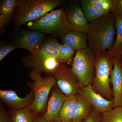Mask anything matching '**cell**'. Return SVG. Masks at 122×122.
I'll return each instance as SVG.
<instances>
[{
	"label": "cell",
	"mask_w": 122,
	"mask_h": 122,
	"mask_svg": "<svg viewBox=\"0 0 122 122\" xmlns=\"http://www.w3.org/2000/svg\"><path fill=\"white\" fill-rule=\"evenodd\" d=\"M96 56L89 46L77 51L71 70L78 80L80 87L92 84L94 78Z\"/></svg>",
	"instance_id": "obj_5"
},
{
	"label": "cell",
	"mask_w": 122,
	"mask_h": 122,
	"mask_svg": "<svg viewBox=\"0 0 122 122\" xmlns=\"http://www.w3.org/2000/svg\"></svg>",
	"instance_id": "obj_32"
},
{
	"label": "cell",
	"mask_w": 122,
	"mask_h": 122,
	"mask_svg": "<svg viewBox=\"0 0 122 122\" xmlns=\"http://www.w3.org/2000/svg\"><path fill=\"white\" fill-rule=\"evenodd\" d=\"M34 122H47L44 118L35 119Z\"/></svg>",
	"instance_id": "obj_30"
},
{
	"label": "cell",
	"mask_w": 122,
	"mask_h": 122,
	"mask_svg": "<svg viewBox=\"0 0 122 122\" xmlns=\"http://www.w3.org/2000/svg\"><path fill=\"white\" fill-rule=\"evenodd\" d=\"M61 45L56 39L52 38L44 42L36 52L31 54V61L34 69L45 59L51 57L59 59Z\"/></svg>",
	"instance_id": "obj_10"
},
{
	"label": "cell",
	"mask_w": 122,
	"mask_h": 122,
	"mask_svg": "<svg viewBox=\"0 0 122 122\" xmlns=\"http://www.w3.org/2000/svg\"><path fill=\"white\" fill-rule=\"evenodd\" d=\"M30 107L12 112L10 117L12 122H34L35 114L31 110Z\"/></svg>",
	"instance_id": "obj_21"
},
{
	"label": "cell",
	"mask_w": 122,
	"mask_h": 122,
	"mask_svg": "<svg viewBox=\"0 0 122 122\" xmlns=\"http://www.w3.org/2000/svg\"><path fill=\"white\" fill-rule=\"evenodd\" d=\"M62 4L59 0H24L17 9L15 24L19 27L35 21Z\"/></svg>",
	"instance_id": "obj_3"
},
{
	"label": "cell",
	"mask_w": 122,
	"mask_h": 122,
	"mask_svg": "<svg viewBox=\"0 0 122 122\" xmlns=\"http://www.w3.org/2000/svg\"><path fill=\"white\" fill-rule=\"evenodd\" d=\"M63 44L72 46L77 51L88 48V36L86 33H82L71 30L61 38Z\"/></svg>",
	"instance_id": "obj_16"
},
{
	"label": "cell",
	"mask_w": 122,
	"mask_h": 122,
	"mask_svg": "<svg viewBox=\"0 0 122 122\" xmlns=\"http://www.w3.org/2000/svg\"><path fill=\"white\" fill-rule=\"evenodd\" d=\"M76 51L74 48L67 44L61 45L60 56L58 59L59 63L70 62L74 58Z\"/></svg>",
	"instance_id": "obj_23"
},
{
	"label": "cell",
	"mask_w": 122,
	"mask_h": 122,
	"mask_svg": "<svg viewBox=\"0 0 122 122\" xmlns=\"http://www.w3.org/2000/svg\"><path fill=\"white\" fill-rule=\"evenodd\" d=\"M94 7L102 10L111 12L113 6V0H86Z\"/></svg>",
	"instance_id": "obj_25"
},
{
	"label": "cell",
	"mask_w": 122,
	"mask_h": 122,
	"mask_svg": "<svg viewBox=\"0 0 122 122\" xmlns=\"http://www.w3.org/2000/svg\"><path fill=\"white\" fill-rule=\"evenodd\" d=\"M24 0H4L0 4V31L4 30L9 23L15 8L22 4Z\"/></svg>",
	"instance_id": "obj_15"
},
{
	"label": "cell",
	"mask_w": 122,
	"mask_h": 122,
	"mask_svg": "<svg viewBox=\"0 0 122 122\" xmlns=\"http://www.w3.org/2000/svg\"><path fill=\"white\" fill-rule=\"evenodd\" d=\"M60 64L58 58L51 57L44 60L37 68L34 69L41 72L42 71L47 73H52Z\"/></svg>",
	"instance_id": "obj_24"
},
{
	"label": "cell",
	"mask_w": 122,
	"mask_h": 122,
	"mask_svg": "<svg viewBox=\"0 0 122 122\" xmlns=\"http://www.w3.org/2000/svg\"><path fill=\"white\" fill-rule=\"evenodd\" d=\"M72 30L87 33L89 23L78 4H74L66 11Z\"/></svg>",
	"instance_id": "obj_12"
},
{
	"label": "cell",
	"mask_w": 122,
	"mask_h": 122,
	"mask_svg": "<svg viewBox=\"0 0 122 122\" xmlns=\"http://www.w3.org/2000/svg\"><path fill=\"white\" fill-rule=\"evenodd\" d=\"M81 7L88 22H91L111 12L102 10L90 4L86 0L80 1Z\"/></svg>",
	"instance_id": "obj_19"
},
{
	"label": "cell",
	"mask_w": 122,
	"mask_h": 122,
	"mask_svg": "<svg viewBox=\"0 0 122 122\" xmlns=\"http://www.w3.org/2000/svg\"><path fill=\"white\" fill-rule=\"evenodd\" d=\"M83 122V121H77V122Z\"/></svg>",
	"instance_id": "obj_31"
},
{
	"label": "cell",
	"mask_w": 122,
	"mask_h": 122,
	"mask_svg": "<svg viewBox=\"0 0 122 122\" xmlns=\"http://www.w3.org/2000/svg\"><path fill=\"white\" fill-rule=\"evenodd\" d=\"M41 72L34 69L30 74V77L34 81L33 91L34 98L30 107L31 110L35 114L44 111L50 92L56 83L54 77H41Z\"/></svg>",
	"instance_id": "obj_6"
},
{
	"label": "cell",
	"mask_w": 122,
	"mask_h": 122,
	"mask_svg": "<svg viewBox=\"0 0 122 122\" xmlns=\"http://www.w3.org/2000/svg\"><path fill=\"white\" fill-rule=\"evenodd\" d=\"M96 111L102 114L114 108L113 99L109 100L95 92L91 84L80 87L78 93Z\"/></svg>",
	"instance_id": "obj_8"
},
{
	"label": "cell",
	"mask_w": 122,
	"mask_h": 122,
	"mask_svg": "<svg viewBox=\"0 0 122 122\" xmlns=\"http://www.w3.org/2000/svg\"><path fill=\"white\" fill-rule=\"evenodd\" d=\"M27 26L32 30L61 38L72 30L66 11L62 8L53 10L35 21L29 22Z\"/></svg>",
	"instance_id": "obj_2"
},
{
	"label": "cell",
	"mask_w": 122,
	"mask_h": 122,
	"mask_svg": "<svg viewBox=\"0 0 122 122\" xmlns=\"http://www.w3.org/2000/svg\"><path fill=\"white\" fill-rule=\"evenodd\" d=\"M44 38V34L41 32L35 30H25L18 35L14 45L18 48L26 49L31 54H33L43 44Z\"/></svg>",
	"instance_id": "obj_9"
},
{
	"label": "cell",
	"mask_w": 122,
	"mask_h": 122,
	"mask_svg": "<svg viewBox=\"0 0 122 122\" xmlns=\"http://www.w3.org/2000/svg\"><path fill=\"white\" fill-rule=\"evenodd\" d=\"M111 12L115 17H122V0H113Z\"/></svg>",
	"instance_id": "obj_28"
},
{
	"label": "cell",
	"mask_w": 122,
	"mask_h": 122,
	"mask_svg": "<svg viewBox=\"0 0 122 122\" xmlns=\"http://www.w3.org/2000/svg\"><path fill=\"white\" fill-rule=\"evenodd\" d=\"M76 96L77 100L74 109L72 122L83 121L89 115L93 109L79 94H77Z\"/></svg>",
	"instance_id": "obj_18"
},
{
	"label": "cell",
	"mask_w": 122,
	"mask_h": 122,
	"mask_svg": "<svg viewBox=\"0 0 122 122\" xmlns=\"http://www.w3.org/2000/svg\"><path fill=\"white\" fill-rule=\"evenodd\" d=\"M113 60L106 52L96 56L95 74L92 89L95 92L109 100L113 99L110 85V78L113 69Z\"/></svg>",
	"instance_id": "obj_4"
},
{
	"label": "cell",
	"mask_w": 122,
	"mask_h": 122,
	"mask_svg": "<svg viewBox=\"0 0 122 122\" xmlns=\"http://www.w3.org/2000/svg\"><path fill=\"white\" fill-rule=\"evenodd\" d=\"M16 46L13 44H7L1 45L0 48V61L7 56V55L14 50L17 49Z\"/></svg>",
	"instance_id": "obj_26"
},
{
	"label": "cell",
	"mask_w": 122,
	"mask_h": 122,
	"mask_svg": "<svg viewBox=\"0 0 122 122\" xmlns=\"http://www.w3.org/2000/svg\"><path fill=\"white\" fill-rule=\"evenodd\" d=\"M102 114L93 108L89 115L83 120V122H101Z\"/></svg>",
	"instance_id": "obj_27"
},
{
	"label": "cell",
	"mask_w": 122,
	"mask_h": 122,
	"mask_svg": "<svg viewBox=\"0 0 122 122\" xmlns=\"http://www.w3.org/2000/svg\"><path fill=\"white\" fill-rule=\"evenodd\" d=\"M110 82L112 86L114 108L122 106V66L120 61L113 60Z\"/></svg>",
	"instance_id": "obj_14"
},
{
	"label": "cell",
	"mask_w": 122,
	"mask_h": 122,
	"mask_svg": "<svg viewBox=\"0 0 122 122\" xmlns=\"http://www.w3.org/2000/svg\"><path fill=\"white\" fill-rule=\"evenodd\" d=\"M0 122H12L10 117L3 109H1L0 112Z\"/></svg>",
	"instance_id": "obj_29"
},
{
	"label": "cell",
	"mask_w": 122,
	"mask_h": 122,
	"mask_svg": "<svg viewBox=\"0 0 122 122\" xmlns=\"http://www.w3.org/2000/svg\"><path fill=\"white\" fill-rule=\"evenodd\" d=\"M101 122H122V106L102 114Z\"/></svg>",
	"instance_id": "obj_22"
},
{
	"label": "cell",
	"mask_w": 122,
	"mask_h": 122,
	"mask_svg": "<svg viewBox=\"0 0 122 122\" xmlns=\"http://www.w3.org/2000/svg\"><path fill=\"white\" fill-rule=\"evenodd\" d=\"M115 16L111 12L89 23L87 33L89 46L95 56L109 51L115 41Z\"/></svg>",
	"instance_id": "obj_1"
},
{
	"label": "cell",
	"mask_w": 122,
	"mask_h": 122,
	"mask_svg": "<svg viewBox=\"0 0 122 122\" xmlns=\"http://www.w3.org/2000/svg\"><path fill=\"white\" fill-rule=\"evenodd\" d=\"M66 97L59 88L55 87L52 90L47 109L43 117L47 122H61L59 114Z\"/></svg>",
	"instance_id": "obj_11"
},
{
	"label": "cell",
	"mask_w": 122,
	"mask_h": 122,
	"mask_svg": "<svg viewBox=\"0 0 122 122\" xmlns=\"http://www.w3.org/2000/svg\"><path fill=\"white\" fill-rule=\"evenodd\" d=\"M52 74L58 88L66 96L76 95L80 86L78 80L70 68L61 63Z\"/></svg>",
	"instance_id": "obj_7"
},
{
	"label": "cell",
	"mask_w": 122,
	"mask_h": 122,
	"mask_svg": "<svg viewBox=\"0 0 122 122\" xmlns=\"http://www.w3.org/2000/svg\"><path fill=\"white\" fill-rule=\"evenodd\" d=\"M116 37L112 48L107 51L113 60H121L122 56V17H115Z\"/></svg>",
	"instance_id": "obj_17"
},
{
	"label": "cell",
	"mask_w": 122,
	"mask_h": 122,
	"mask_svg": "<svg viewBox=\"0 0 122 122\" xmlns=\"http://www.w3.org/2000/svg\"><path fill=\"white\" fill-rule=\"evenodd\" d=\"M77 100L76 95L66 96L59 114L61 122H72L74 109Z\"/></svg>",
	"instance_id": "obj_20"
},
{
	"label": "cell",
	"mask_w": 122,
	"mask_h": 122,
	"mask_svg": "<svg viewBox=\"0 0 122 122\" xmlns=\"http://www.w3.org/2000/svg\"><path fill=\"white\" fill-rule=\"evenodd\" d=\"M0 98L10 107L20 110L30 107L33 102L34 95L33 90L24 98L20 97L13 91L0 90Z\"/></svg>",
	"instance_id": "obj_13"
}]
</instances>
